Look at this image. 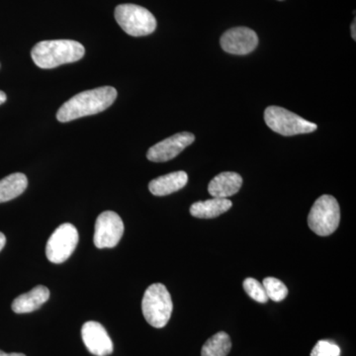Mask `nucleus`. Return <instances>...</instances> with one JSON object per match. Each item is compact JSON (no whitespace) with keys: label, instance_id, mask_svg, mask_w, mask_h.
I'll list each match as a JSON object with an SVG mask.
<instances>
[{"label":"nucleus","instance_id":"1","mask_svg":"<svg viewBox=\"0 0 356 356\" xmlns=\"http://www.w3.org/2000/svg\"><path fill=\"white\" fill-rule=\"evenodd\" d=\"M117 90L112 86L83 91L70 98L58 110L57 119L62 123L76 120L104 111L113 104Z\"/></svg>","mask_w":356,"mask_h":356},{"label":"nucleus","instance_id":"2","mask_svg":"<svg viewBox=\"0 0 356 356\" xmlns=\"http://www.w3.org/2000/svg\"><path fill=\"white\" fill-rule=\"evenodd\" d=\"M86 49L72 40H51L42 41L32 49L33 62L40 69H55L58 65L72 64L81 60Z\"/></svg>","mask_w":356,"mask_h":356},{"label":"nucleus","instance_id":"3","mask_svg":"<svg viewBox=\"0 0 356 356\" xmlns=\"http://www.w3.org/2000/svg\"><path fill=\"white\" fill-rule=\"evenodd\" d=\"M172 296L165 285L154 283L147 288L142 301V311L152 327L156 329L165 327L172 317Z\"/></svg>","mask_w":356,"mask_h":356},{"label":"nucleus","instance_id":"4","mask_svg":"<svg viewBox=\"0 0 356 356\" xmlns=\"http://www.w3.org/2000/svg\"><path fill=\"white\" fill-rule=\"evenodd\" d=\"M341 209L337 199L332 195H322L312 206L308 225L316 235H332L339 228Z\"/></svg>","mask_w":356,"mask_h":356},{"label":"nucleus","instance_id":"5","mask_svg":"<svg viewBox=\"0 0 356 356\" xmlns=\"http://www.w3.org/2000/svg\"><path fill=\"white\" fill-rule=\"evenodd\" d=\"M115 19L127 34L133 37L147 36L154 32L156 20L145 7L121 4L115 9Z\"/></svg>","mask_w":356,"mask_h":356},{"label":"nucleus","instance_id":"6","mask_svg":"<svg viewBox=\"0 0 356 356\" xmlns=\"http://www.w3.org/2000/svg\"><path fill=\"white\" fill-rule=\"evenodd\" d=\"M264 121L273 132L286 137L315 132L318 128L315 123L278 106L267 107L264 111Z\"/></svg>","mask_w":356,"mask_h":356},{"label":"nucleus","instance_id":"7","mask_svg":"<svg viewBox=\"0 0 356 356\" xmlns=\"http://www.w3.org/2000/svg\"><path fill=\"white\" fill-rule=\"evenodd\" d=\"M79 232L70 222L60 225L55 229L46 247L47 259L53 264H63L74 254L79 243Z\"/></svg>","mask_w":356,"mask_h":356},{"label":"nucleus","instance_id":"8","mask_svg":"<svg viewBox=\"0 0 356 356\" xmlns=\"http://www.w3.org/2000/svg\"><path fill=\"white\" fill-rule=\"evenodd\" d=\"M124 234L121 217L113 211H105L96 219L95 241L97 248H111L120 242Z\"/></svg>","mask_w":356,"mask_h":356},{"label":"nucleus","instance_id":"9","mask_svg":"<svg viewBox=\"0 0 356 356\" xmlns=\"http://www.w3.org/2000/svg\"><path fill=\"white\" fill-rule=\"evenodd\" d=\"M220 44L222 50L232 55L245 56L254 51L259 44V37L247 27L232 28L222 34Z\"/></svg>","mask_w":356,"mask_h":356},{"label":"nucleus","instance_id":"10","mask_svg":"<svg viewBox=\"0 0 356 356\" xmlns=\"http://www.w3.org/2000/svg\"><path fill=\"white\" fill-rule=\"evenodd\" d=\"M195 140L193 134L178 133L161 140L147 151V158L154 163H165L175 159Z\"/></svg>","mask_w":356,"mask_h":356},{"label":"nucleus","instance_id":"11","mask_svg":"<svg viewBox=\"0 0 356 356\" xmlns=\"http://www.w3.org/2000/svg\"><path fill=\"white\" fill-rule=\"evenodd\" d=\"M81 337L91 355L108 356L113 353V343L108 332L99 323L89 321L81 327Z\"/></svg>","mask_w":356,"mask_h":356},{"label":"nucleus","instance_id":"12","mask_svg":"<svg viewBox=\"0 0 356 356\" xmlns=\"http://www.w3.org/2000/svg\"><path fill=\"white\" fill-rule=\"evenodd\" d=\"M243 178L236 172H222L211 180L208 192L214 198H228L240 191Z\"/></svg>","mask_w":356,"mask_h":356},{"label":"nucleus","instance_id":"13","mask_svg":"<svg viewBox=\"0 0 356 356\" xmlns=\"http://www.w3.org/2000/svg\"><path fill=\"white\" fill-rule=\"evenodd\" d=\"M50 298V290L43 285L33 288L14 300L13 310L16 314H27L38 310Z\"/></svg>","mask_w":356,"mask_h":356},{"label":"nucleus","instance_id":"14","mask_svg":"<svg viewBox=\"0 0 356 356\" xmlns=\"http://www.w3.org/2000/svg\"><path fill=\"white\" fill-rule=\"evenodd\" d=\"M188 182V175L184 172L168 173L152 180L149 189L154 196H166L184 188Z\"/></svg>","mask_w":356,"mask_h":356},{"label":"nucleus","instance_id":"15","mask_svg":"<svg viewBox=\"0 0 356 356\" xmlns=\"http://www.w3.org/2000/svg\"><path fill=\"white\" fill-rule=\"evenodd\" d=\"M233 203L229 199L213 198L192 204L191 214L199 219H213L231 209Z\"/></svg>","mask_w":356,"mask_h":356},{"label":"nucleus","instance_id":"16","mask_svg":"<svg viewBox=\"0 0 356 356\" xmlns=\"http://www.w3.org/2000/svg\"><path fill=\"white\" fill-rule=\"evenodd\" d=\"M28 186L27 177L16 172L0 180V203L13 200L20 196Z\"/></svg>","mask_w":356,"mask_h":356},{"label":"nucleus","instance_id":"17","mask_svg":"<svg viewBox=\"0 0 356 356\" xmlns=\"http://www.w3.org/2000/svg\"><path fill=\"white\" fill-rule=\"evenodd\" d=\"M231 350V337L227 332H219L204 343L201 356H227Z\"/></svg>","mask_w":356,"mask_h":356},{"label":"nucleus","instance_id":"18","mask_svg":"<svg viewBox=\"0 0 356 356\" xmlns=\"http://www.w3.org/2000/svg\"><path fill=\"white\" fill-rule=\"evenodd\" d=\"M262 286L266 290L268 299L273 300L274 302H281L287 297L288 289L286 285L277 278H264Z\"/></svg>","mask_w":356,"mask_h":356},{"label":"nucleus","instance_id":"19","mask_svg":"<svg viewBox=\"0 0 356 356\" xmlns=\"http://www.w3.org/2000/svg\"><path fill=\"white\" fill-rule=\"evenodd\" d=\"M243 290L250 297L254 299V301L259 302V303L264 304L268 301V297H267L266 290L261 282H259L254 278L248 277L245 280L243 283Z\"/></svg>","mask_w":356,"mask_h":356},{"label":"nucleus","instance_id":"20","mask_svg":"<svg viewBox=\"0 0 356 356\" xmlns=\"http://www.w3.org/2000/svg\"><path fill=\"white\" fill-rule=\"evenodd\" d=\"M341 348L330 341H318L311 351V356H339Z\"/></svg>","mask_w":356,"mask_h":356},{"label":"nucleus","instance_id":"21","mask_svg":"<svg viewBox=\"0 0 356 356\" xmlns=\"http://www.w3.org/2000/svg\"><path fill=\"white\" fill-rule=\"evenodd\" d=\"M6 236H4V234H2L1 232H0V252H1L2 250H3L4 245H6Z\"/></svg>","mask_w":356,"mask_h":356},{"label":"nucleus","instance_id":"22","mask_svg":"<svg viewBox=\"0 0 356 356\" xmlns=\"http://www.w3.org/2000/svg\"><path fill=\"white\" fill-rule=\"evenodd\" d=\"M0 356H26L25 355H23V353H6L4 351L0 350Z\"/></svg>","mask_w":356,"mask_h":356},{"label":"nucleus","instance_id":"23","mask_svg":"<svg viewBox=\"0 0 356 356\" xmlns=\"http://www.w3.org/2000/svg\"><path fill=\"white\" fill-rule=\"evenodd\" d=\"M7 96L3 91L0 90V105L3 104L6 102Z\"/></svg>","mask_w":356,"mask_h":356},{"label":"nucleus","instance_id":"24","mask_svg":"<svg viewBox=\"0 0 356 356\" xmlns=\"http://www.w3.org/2000/svg\"><path fill=\"white\" fill-rule=\"evenodd\" d=\"M355 22L351 24V36H353V40L355 41L356 38V32H355Z\"/></svg>","mask_w":356,"mask_h":356},{"label":"nucleus","instance_id":"25","mask_svg":"<svg viewBox=\"0 0 356 356\" xmlns=\"http://www.w3.org/2000/svg\"><path fill=\"white\" fill-rule=\"evenodd\" d=\"M280 1H282V0H280Z\"/></svg>","mask_w":356,"mask_h":356}]
</instances>
